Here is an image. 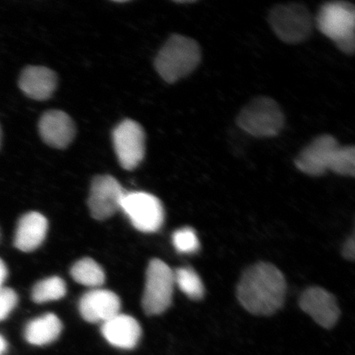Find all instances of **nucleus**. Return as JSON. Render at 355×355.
<instances>
[{
    "mask_svg": "<svg viewBox=\"0 0 355 355\" xmlns=\"http://www.w3.org/2000/svg\"><path fill=\"white\" fill-rule=\"evenodd\" d=\"M287 285L285 277L276 266L259 263L243 272L237 287L239 303L248 313L270 316L285 302Z\"/></svg>",
    "mask_w": 355,
    "mask_h": 355,
    "instance_id": "nucleus-1",
    "label": "nucleus"
},
{
    "mask_svg": "<svg viewBox=\"0 0 355 355\" xmlns=\"http://www.w3.org/2000/svg\"><path fill=\"white\" fill-rule=\"evenodd\" d=\"M202 50L195 40L179 34L171 35L155 60V69L167 83L188 77L201 63Z\"/></svg>",
    "mask_w": 355,
    "mask_h": 355,
    "instance_id": "nucleus-2",
    "label": "nucleus"
},
{
    "mask_svg": "<svg viewBox=\"0 0 355 355\" xmlns=\"http://www.w3.org/2000/svg\"><path fill=\"white\" fill-rule=\"evenodd\" d=\"M316 24L344 54L352 55L355 49V10L352 3L328 2L319 10Z\"/></svg>",
    "mask_w": 355,
    "mask_h": 355,
    "instance_id": "nucleus-3",
    "label": "nucleus"
},
{
    "mask_svg": "<svg viewBox=\"0 0 355 355\" xmlns=\"http://www.w3.org/2000/svg\"><path fill=\"white\" fill-rule=\"evenodd\" d=\"M236 123L242 130L256 137H276L285 127L286 118L277 102L259 96L244 106Z\"/></svg>",
    "mask_w": 355,
    "mask_h": 355,
    "instance_id": "nucleus-4",
    "label": "nucleus"
},
{
    "mask_svg": "<svg viewBox=\"0 0 355 355\" xmlns=\"http://www.w3.org/2000/svg\"><path fill=\"white\" fill-rule=\"evenodd\" d=\"M268 21L277 37L287 44L304 42L313 33L312 16L300 3L278 4L270 10Z\"/></svg>",
    "mask_w": 355,
    "mask_h": 355,
    "instance_id": "nucleus-5",
    "label": "nucleus"
},
{
    "mask_svg": "<svg viewBox=\"0 0 355 355\" xmlns=\"http://www.w3.org/2000/svg\"><path fill=\"white\" fill-rule=\"evenodd\" d=\"M174 272L159 259L150 261L146 275L143 307L148 315L162 314L170 307L174 293Z\"/></svg>",
    "mask_w": 355,
    "mask_h": 355,
    "instance_id": "nucleus-6",
    "label": "nucleus"
},
{
    "mask_svg": "<svg viewBox=\"0 0 355 355\" xmlns=\"http://www.w3.org/2000/svg\"><path fill=\"white\" fill-rule=\"evenodd\" d=\"M121 209L130 218L132 225L144 233L158 232L165 220L161 201L150 193H126Z\"/></svg>",
    "mask_w": 355,
    "mask_h": 355,
    "instance_id": "nucleus-7",
    "label": "nucleus"
},
{
    "mask_svg": "<svg viewBox=\"0 0 355 355\" xmlns=\"http://www.w3.org/2000/svg\"><path fill=\"white\" fill-rule=\"evenodd\" d=\"M113 143L118 161L124 170H135L144 161L146 136L139 123L125 119L119 123L113 131Z\"/></svg>",
    "mask_w": 355,
    "mask_h": 355,
    "instance_id": "nucleus-8",
    "label": "nucleus"
},
{
    "mask_svg": "<svg viewBox=\"0 0 355 355\" xmlns=\"http://www.w3.org/2000/svg\"><path fill=\"white\" fill-rule=\"evenodd\" d=\"M123 189L117 180L110 175H98L92 180L88 207L95 219L110 218L121 208Z\"/></svg>",
    "mask_w": 355,
    "mask_h": 355,
    "instance_id": "nucleus-9",
    "label": "nucleus"
},
{
    "mask_svg": "<svg viewBox=\"0 0 355 355\" xmlns=\"http://www.w3.org/2000/svg\"><path fill=\"white\" fill-rule=\"evenodd\" d=\"M300 307L315 322L326 329L334 327L340 317L336 297L321 287L306 288L300 296Z\"/></svg>",
    "mask_w": 355,
    "mask_h": 355,
    "instance_id": "nucleus-10",
    "label": "nucleus"
},
{
    "mask_svg": "<svg viewBox=\"0 0 355 355\" xmlns=\"http://www.w3.org/2000/svg\"><path fill=\"white\" fill-rule=\"evenodd\" d=\"M340 146L335 137L322 135L315 137L295 159V166L310 176H322L329 171L331 159Z\"/></svg>",
    "mask_w": 355,
    "mask_h": 355,
    "instance_id": "nucleus-11",
    "label": "nucleus"
},
{
    "mask_svg": "<svg viewBox=\"0 0 355 355\" xmlns=\"http://www.w3.org/2000/svg\"><path fill=\"white\" fill-rule=\"evenodd\" d=\"M39 133L44 144L56 149H65L73 141L76 128L68 114L51 110L40 119Z\"/></svg>",
    "mask_w": 355,
    "mask_h": 355,
    "instance_id": "nucleus-12",
    "label": "nucleus"
},
{
    "mask_svg": "<svg viewBox=\"0 0 355 355\" xmlns=\"http://www.w3.org/2000/svg\"><path fill=\"white\" fill-rule=\"evenodd\" d=\"M121 302L114 292L94 288L82 297L79 311L88 322H105L119 313Z\"/></svg>",
    "mask_w": 355,
    "mask_h": 355,
    "instance_id": "nucleus-13",
    "label": "nucleus"
},
{
    "mask_svg": "<svg viewBox=\"0 0 355 355\" xmlns=\"http://www.w3.org/2000/svg\"><path fill=\"white\" fill-rule=\"evenodd\" d=\"M19 88L29 98L46 101L51 98L58 85L57 75L43 66L26 67L20 75Z\"/></svg>",
    "mask_w": 355,
    "mask_h": 355,
    "instance_id": "nucleus-14",
    "label": "nucleus"
},
{
    "mask_svg": "<svg viewBox=\"0 0 355 355\" xmlns=\"http://www.w3.org/2000/svg\"><path fill=\"white\" fill-rule=\"evenodd\" d=\"M102 335L110 345L123 349H132L139 344L141 329L139 322L128 315L119 313L103 323Z\"/></svg>",
    "mask_w": 355,
    "mask_h": 355,
    "instance_id": "nucleus-15",
    "label": "nucleus"
},
{
    "mask_svg": "<svg viewBox=\"0 0 355 355\" xmlns=\"http://www.w3.org/2000/svg\"><path fill=\"white\" fill-rule=\"evenodd\" d=\"M48 221L41 213L33 211L21 217L17 225L15 244L22 252H32L46 239Z\"/></svg>",
    "mask_w": 355,
    "mask_h": 355,
    "instance_id": "nucleus-16",
    "label": "nucleus"
},
{
    "mask_svg": "<svg viewBox=\"0 0 355 355\" xmlns=\"http://www.w3.org/2000/svg\"><path fill=\"white\" fill-rule=\"evenodd\" d=\"M63 329L56 315L46 313L31 321L26 327L25 338L34 345H46L54 343Z\"/></svg>",
    "mask_w": 355,
    "mask_h": 355,
    "instance_id": "nucleus-17",
    "label": "nucleus"
},
{
    "mask_svg": "<svg viewBox=\"0 0 355 355\" xmlns=\"http://www.w3.org/2000/svg\"><path fill=\"white\" fill-rule=\"evenodd\" d=\"M71 276L81 285L96 288L103 285L105 275L101 266L96 261L83 259L77 261L71 269Z\"/></svg>",
    "mask_w": 355,
    "mask_h": 355,
    "instance_id": "nucleus-18",
    "label": "nucleus"
},
{
    "mask_svg": "<svg viewBox=\"0 0 355 355\" xmlns=\"http://www.w3.org/2000/svg\"><path fill=\"white\" fill-rule=\"evenodd\" d=\"M175 284L193 300H200L205 295V287L198 274L190 268H181L174 272Z\"/></svg>",
    "mask_w": 355,
    "mask_h": 355,
    "instance_id": "nucleus-19",
    "label": "nucleus"
},
{
    "mask_svg": "<svg viewBox=\"0 0 355 355\" xmlns=\"http://www.w3.org/2000/svg\"><path fill=\"white\" fill-rule=\"evenodd\" d=\"M65 282L60 277H53L39 282L33 288L32 298L37 304L59 300L65 295Z\"/></svg>",
    "mask_w": 355,
    "mask_h": 355,
    "instance_id": "nucleus-20",
    "label": "nucleus"
},
{
    "mask_svg": "<svg viewBox=\"0 0 355 355\" xmlns=\"http://www.w3.org/2000/svg\"><path fill=\"white\" fill-rule=\"evenodd\" d=\"M329 171L335 174L354 177L355 148L354 146H339L332 155Z\"/></svg>",
    "mask_w": 355,
    "mask_h": 355,
    "instance_id": "nucleus-21",
    "label": "nucleus"
},
{
    "mask_svg": "<svg viewBox=\"0 0 355 355\" xmlns=\"http://www.w3.org/2000/svg\"><path fill=\"white\" fill-rule=\"evenodd\" d=\"M173 244L177 251L182 254H193L198 251L200 242L195 230L190 227H184L176 230L172 237Z\"/></svg>",
    "mask_w": 355,
    "mask_h": 355,
    "instance_id": "nucleus-22",
    "label": "nucleus"
},
{
    "mask_svg": "<svg viewBox=\"0 0 355 355\" xmlns=\"http://www.w3.org/2000/svg\"><path fill=\"white\" fill-rule=\"evenodd\" d=\"M17 295L10 288H0V321L6 319L16 307Z\"/></svg>",
    "mask_w": 355,
    "mask_h": 355,
    "instance_id": "nucleus-23",
    "label": "nucleus"
},
{
    "mask_svg": "<svg viewBox=\"0 0 355 355\" xmlns=\"http://www.w3.org/2000/svg\"><path fill=\"white\" fill-rule=\"evenodd\" d=\"M343 256L346 260L354 261L355 256L354 237H350L345 241L343 248Z\"/></svg>",
    "mask_w": 355,
    "mask_h": 355,
    "instance_id": "nucleus-24",
    "label": "nucleus"
},
{
    "mask_svg": "<svg viewBox=\"0 0 355 355\" xmlns=\"http://www.w3.org/2000/svg\"><path fill=\"white\" fill-rule=\"evenodd\" d=\"M8 277V269L2 259H0V288H2L3 284L6 282Z\"/></svg>",
    "mask_w": 355,
    "mask_h": 355,
    "instance_id": "nucleus-25",
    "label": "nucleus"
},
{
    "mask_svg": "<svg viewBox=\"0 0 355 355\" xmlns=\"http://www.w3.org/2000/svg\"><path fill=\"white\" fill-rule=\"evenodd\" d=\"M7 348L6 341L0 336V355H2L6 352Z\"/></svg>",
    "mask_w": 355,
    "mask_h": 355,
    "instance_id": "nucleus-26",
    "label": "nucleus"
},
{
    "mask_svg": "<svg viewBox=\"0 0 355 355\" xmlns=\"http://www.w3.org/2000/svg\"><path fill=\"white\" fill-rule=\"evenodd\" d=\"M1 144H2V131H1V128H0V148H1Z\"/></svg>",
    "mask_w": 355,
    "mask_h": 355,
    "instance_id": "nucleus-27",
    "label": "nucleus"
}]
</instances>
